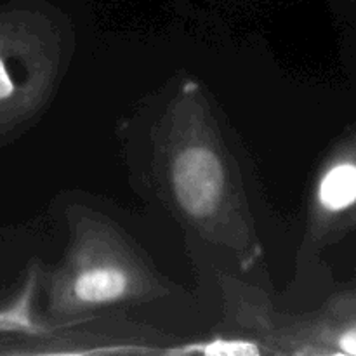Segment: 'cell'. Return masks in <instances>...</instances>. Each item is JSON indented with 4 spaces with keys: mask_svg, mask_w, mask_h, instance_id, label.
I'll use <instances>...</instances> for the list:
<instances>
[{
    "mask_svg": "<svg viewBox=\"0 0 356 356\" xmlns=\"http://www.w3.org/2000/svg\"><path fill=\"white\" fill-rule=\"evenodd\" d=\"M356 228V134L332 149L316 174L309 198L308 236L332 242Z\"/></svg>",
    "mask_w": 356,
    "mask_h": 356,
    "instance_id": "277c9868",
    "label": "cell"
},
{
    "mask_svg": "<svg viewBox=\"0 0 356 356\" xmlns=\"http://www.w3.org/2000/svg\"><path fill=\"white\" fill-rule=\"evenodd\" d=\"M65 17L45 0H0V141L44 111L66 66Z\"/></svg>",
    "mask_w": 356,
    "mask_h": 356,
    "instance_id": "3957f363",
    "label": "cell"
},
{
    "mask_svg": "<svg viewBox=\"0 0 356 356\" xmlns=\"http://www.w3.org/2000/svg\"><path fill=\"white\" fill-rule=\"evenodd\" d=\"M153 162L174 212L205 242L228 250L242 270L264 256L235 160L204 87L186 80L153 132Z\"/></svg>",
    "mask_w": 356,
    "mask_h": 356,
    "instance_id": "6da1fadb",
    "label": "cell"
},
{
    "mask_svg": "<svg viewBox=\"0 0 356 356\" xmlns=\"http://www.w3.org/2000/svg\"><path fill=\"white\" fill-rule=\"evenodd\" d=\"M68 229V249L45 278V312L56 325H76L104 308L169 296L152 261L111 219L75 205Z\"/></svg>",
    "mask_w": 356,
    "mask_h": 356,
    "instance_id": "7a4b0ae2",
    "label": "cell"
},
{
    "mask_svg": "<svg viewBox=\"0 0 356 356\" xmlns=\"http://www.w3.org/2000/svg\"><path fill=\"white\" fill-rule=\"evenodd\" d=\"M165 356H261L273 355L270 346L257 337L212 336L191 343H170L163 348Z\"/></svg>",
    "mask_w": 356,
    "mask_h": 356,
    "instance_id": "8992f818",
    "label": "cell"
},
{
    "mask_svg": "<svg viewBox=\"0 0 356 356\" xmlns=\"http://www.w3.org/2000/svg\"><path fill=\"white\" fill-rule=\"evenodd\" d=\"M38 285H40V266L33 264L28 270L26 280H24L21 291L9 302L0 306V339L3 337H13V339L42 337L49 336L59 327H66L47 325L35 315L33 305Z\"/></svg>",
    "mask_w": 356,
    "mask_h": 356,
    "instance_id": "5b68a950",
    "label": "cell"
}]
</instances>
